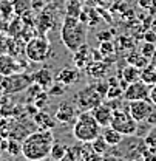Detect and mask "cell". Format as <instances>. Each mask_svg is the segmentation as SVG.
Segmentation results:
<instances>
[{
	"label": "cell",
	"mask_w": 156,
	"mask_h": 161,
	"mask_svg": "<svg viewBox=\"0 0 156 161\" xmlns=\"http://www.w3.org/2000/svg\"><path fill=\"white\" fill-rule=\"evenodd\" d=\"M94 116V119L98 121V124L100 127H105V125H110L111 122V116H113V108L108 105V104H104L100 102L99 105H96L93 110H90Z\"/></svg>",
	"instance_id": "cell-11"
},
{
	"label": "cell",
	"mask_w": 156,
	"mask_h": 161,
	"mask_svg": "<svg viewBox=\"0 0 156 161\" xmlns=\"http://www.w3.org/2000/svg\"><path fill=\"white\" fill-rule=\"evenodd\" d=\"M25 54L31 62H45L51 54V43L45 36L33 37L26 43Z\"/></svg>",
	"instance_id": "cell-7"
},
{
	"label": "cell",
	"mask_w": 156,
	"mask_h": 161,
	"mask_svg": "<svg viewBox=\"0 0 156 161\" xmlns=\"http://www.w3.org/2000/svg\"><path fill=\"white\" fill-rule=\"evenodd\" d=\"M128 64H132V65H135L137 68H144V67H147L148 65V59L139 51V53H132L130 56H128Z\"/></svg>",
	"instance_id": "cell-23"
},
{
	"label": "cell",
	"mask_w": 156,
	"mask_h": 161,
	"mask_svg": "<svg viewBox=\"0 0 156 161\" xmlns=\"http://www.w3.org/2000/svg\"><path fill=\"white\" fill-rule=\"evenodd\" d=\"M150 87L148 84H145L144 80H135L130 82L125 90H124V99L125 101H137V99H148L150 95Z\"/></svg>",
	"instance_id": "cell-10"
},
{
	"label": "cell",
	"mask_w": 156,
	"mask_h": 161,
	"mask_svg": "<svg viewBox=\"0 0 156 161\" xmlns=\"http://www.w3.org/2000/svg\"><path fill=\"white\" fill-rule=\"evenodd\" d=\"M104 99V96L100 95L96 88L94 84H90V85H85L83 88H80L78 93L73 96V102L76 104L80 112L83 110H93L96 105H99Z\"/></svg>",
	"instance_id": "cell-5"
},
{
	"label": "cell",
	"mask_w": 156,
	"mask_h": 161,
	"mask_svg": "<svg viewBox=\"0 0 156 161\" xmlns=\"http://www.w3.org/2000/svg\"><path fill=\"white\" fill-rule=\"evenodd\" d=\"M2 98H3V92H2V87H0V101H2Z\"/></svg>",
	"instance_id": "cell-36"
},
{
	"label": "cell",
	"mask_w": 156,
	"mask_h": 161,
	"mask_svg": "<svg viewBox=\"0 0 156 161\" xmlns=\"http://www.w3.org/2000/svg\"><path fill=\"white\" fill-rule=\"evenodd\" d=\"M141 80H144L145 84H148V85H153L156 84V68L152 65H147V67H144L142 70H141Z\"/></svg>",
	"instance_id": "cell-21"
},
{
	"label": "cell",
	"mask_w": 156,
	"mask_h": 161,
	"mask_svg": "<svg viewBox=\"0 0 156 161\" xmlns=\"http://www.w3.org/2000/svg\"><path fill=\"white\" fill-rule=\"evenodd\" d=\"M60 40L67 50L74 53L87 43V25L76 16H67L60 28Z\"/></svg>",
	"instance_id": "cell-2"
},
{
	"label": "cell",
	"mask_w": 156,
	"mask_h": 161,
	"mask_svg": "<svg viewBox=\"0 0 156 161\" xmlns=\"http://www.w3.org/2000/svg\"><path fill=\"white\" fill-rule=\"evenodd\" d=\"M5 136H3V133H2V130H0V142H2V140H3Z\"/></svg>",
	"instance_id": "cell-35"
},
{
	"label": "cell",
	"mask_w": 156,
	"mask_h": 161,
	"mask_svg": "<svg viewBox=\"0 0 156 161\" xmlns=\"http://www.w3.org/2000/svg\"><path fill=\"white\" fill-rule=\"evenodd\" d=\"M110 125L115 127L117 132H121L124 136H135L137 132V122L130 115L128 107H125V108L121 107V108L113 110V116H111Z\"/></svg>",
	"instance_id": "cell-4"
},
{
	"label": "cell",
	"mask_w": 156,
	"mask_h": 161,
	"mask_svg": "<svg viewBox=\"0 0 156 161\" xmlns=\"http://www.w3.org/2000/svg\"><path fill=\"white\" fill-rule=\"evenodd\" d=\"M54 136L50 129H39L28 133L22 141V155L26 160L40 161L50 158Z\"/></svg>",
	"instance_id": "cell-1"
},
{
	"label": "cell",
	"mask_w": 156,
	"mask_h": 161,
	"mask_svg": "<svg viewBox=\"0 0 156 161\" xmlns=\"http://www.w3.org/2000/svg\"><path fill=\"white\" fill-rule=\"evenodd\" d=\"M144 142L147 144V147L156 149V125H152V127H150V130L145 133V136H144Z\"/></svg>",
	"instance_id": "cell-27"
},
{
	"label": "cell",
	"mask_w": 156,
	"mask_h": 161,
	"mask_svg": "<svg viewBox=\"0 0 156 161\" xmlns=\"http://www.w3.org/2000/svg\"><path fill=\"white\" fill-rule=\"evenodd\" d=\"M141 53L147 58V59H152L156 54V43H152V42H145L141 48Z\"/></svg>",
	"instance_id": "cell-30"
},
{
	"label": "cell",
	"mask_w": 156,
	"mask_h": 161,
	"mask_svg": "<svg viewBox=\"0 0 156 161\" xmlns=\"http://www.w3.org/2000/svg\"><path fill=\"white\" fill-rule=\"evenodd\" d=\"M96 39L99 42H105V40H111V33L110 31H102V33H98Z\"/></svg>",
	"instance_id": "cell-32"
},
{
	"label": "cell",
	"mask_w": 156,
	"mask_h": 161,
	"mask_svg": "<svg viewBox=\"0 0 156 161\" xmlns=\"http://www.w3.org/2000/svg\"><path fill=\"white\" fill-rule=\"evenodd\" d=\"M79 108L73 101H62L59 102L57 108H56V115L54 119L60 124H73L74 119L78 118Z\"/></svg>",
	"instance_id": "cell-9"
},
{
	"label": "cell",
	"mask_w": 156,
	"mask_h": 161,
	"mask_svg": "<svg viewBox=\"0 0 156 161\" xmlns=\"http://www.w3.org/2000/svg\"><path fill=\"white\" fill-rule=\"evenodd\" d=\"M90 54H91V51H90L87 43L74 51V62H76L78 68H87L88 64L93 62V59H90Z\"/></svg>",
	"instance_id": "cell-16"
},
{
	"label": "cell",
	"mask_w": 156,
	"mask_h": 161,
	"mask_svg": "<svg viewBox=\"0 0 156 161\" xmlns=\"http://www.w3.org/2000/svg\"><path fill=\"white\" fill-rule=\"evenodd\" d=\"M0 157H2V149H0Z\"/></svg>",
	"instance_id": "cell-37"
},
{
	"label": "cell",
	"mask_w": 156,
	"mask_h": 161,
	"mask_svg": "<svg viewBox=\"0 0 156 161\" xmlns=\"http://www.w3.org/2000/svg\"><path fill=\"white\" fill-rule=\"evenodd\" d=\"M88 71H90V76H93V78H102V76L107 73V67H105L102 62L93 60L91 65L88 67Z\"/></svg>",
	"instance_id": "cell-24"
},
{
	"label": "cell",
	"mask_w": 156,
	"mask_h": 161,
	"mask_svg": "<svg viewBox=\"0 0 156 161\" xmlns=\"http://www.w3.org/2000/svg\"><path fill=\"white\" fill-rule=\"evenodd\" d=\"M33 6V0H14L13 2V9L16 14H25V13H30Z\"/></svg>",
	"instance_id": "cell-22"
},
{
	"label": "cell",
	"mask_w": 156,
	"mask_h": 161,
	"mask_svg": "<svg viewBox=\"0 0 156 161\" xmlns=\"http://www.w3.org/2000/svg\"><path fill=\"white\" fill-rule=\"evenodd\" d=\"M79 79H80V73H79V70L68 68V67L59 70V73L56 75V80H59L60 84H63L65 87L74 85L76 82H79Z\"/></svg>",
	"instance_id": "cell-13"
},
{
	"label": "cell",
	"mask_w": 156,
	"mask_h": 161,
	"mask_svg": "<svg viewBox=\"0 0 156 161\" xmlns=\"http://www.w3.org/2000/svg\"><path fill=\"white\" fill-rule=\"evenodd\" d=\"M100 125L94 119L90 110L79 112L78 118L73 122V135L79 142H91L100 135Z\"/></svg>",
	"instance_id": "cell-3"
},
{
	"label": "cell",
	"mask_w": 156,
	"mask_h": 161,
	"mask_svg": "<svg viewBox=\"0 0 156 161\" xmlns=\"http://www.w3.org/2000/svg\"><path fill=\"white\" fill-rule=\"evenodd\" d=\"M67 152H68V146L63 144V142H53V147H51V152H50V157L53 160H65L67 157Z\"/></svg>",
	"instance_id": "cell-19"
},
{
	"label": "cell",
	"mask_w": 156,
	"mask_h": 161,
	"mask_svg": "<svg viewBox=\"0 0 156 161\" xmlns=\"http://www.w3.org/2000/svg\"><path fill=\"white\" fill-rule=\"evenodd\" d=\"M121 78H122V80H125L127 84L135 82V80H139L141 79V68H137V67H135V65L128 64V65L122 70Z\"/></svg>",
	"instance_id": "cell-17"
},
{
	"label": "cell",
	"mask_w": 156,
	"mask_h": 161,
	"mask_svg": "<svg viewBox=\"0 0 156 161\" xmlns=\"http://www.w3.org/2000/svg\"><path fill=\"white\" fill-rule=\"evenodd\" d=\"M107 99H117V98H124V88L121 87V84L117 85H110L105 95Z\"/></svg>",
	"instance_id": "cell-25"
},
{
	"label": "cell",
	"mask_w": 156,
	"mask_h": 161,
	"mask_svg": "<svg viewBox=\"0 0 156 161\" xmlns=\"http://www.w3.org/2000/svg\"><path fill=\"white\" fill-rule=\"evenodd\" d=\"M100 135H102V138L107 141V144L110 146V147H115L117 146L121 141H124V135L121 133V132H117L115 127H111V125H105V127H102V132H100Z\"/></svg>",
	"instance_id": "cell-15"
},
{
	"label": "cell",
	"mask_w": 156,
	"mask_h": 161,
	"mask_svg": "<svg viewBox=\"0 0 156 161\" xmlns=\"http://www.w3.org/2000/svg\"><path fill=\"white\" fill-rule=\"evenodd\" d=\"M34 122L37 124L39 129H53V127L56 125V124H54V119H53L48 113H45V112H42V110H37V112H36Z\"/></svg>",
	"instance_id": "cell-18"
},
{
	"label": "cell",
	"mask_w": 156,
	"mask_h": 161,
	"mask_svg": "<svg viewBox=\"0 0 156 161\" xmlns=\"http://www.w3.org/2000/svg\"><path fill=\"white\" fill-rule=\"evenodd\" d=\"M46 102H48V92L46 90H42L39 95L34 96V105H36L37 110H43V107L46 105Z\"/></svg>",
	"instance_id": "cell-28"
},
{
	"label": "cell",
	"mask_w": 156,
	"mask_h": 161,
	"mask_svg": "<svg viewBox=\"0 0 156 161\" xmlns=\"http://www.w3.org/2000/svg\"><path fill=\"white\" fill-rule=\"evenodd\" d=\"M6 152L9 153V155H13V157H19L22 155V142L16 140H9L8 141V146H6Z\"/></svg>",
	"instance_id": "cell-26"
},
{
	"label": "cell",
	"mask_w": 156,
	"mask_h": 161,
	"mask_svg": "<svg viewBox=\"0 0 156 161\" xmlns=\"http://www.w3.org/2000/svg\"><path fill=\"white\" fill-rule=\"evenodd\" d=\"M20 70H22V67L11 54H2L0 56V76H8V75L17 73Z\"/></svg>",
	"instance_id": "cell-12"
},
{
	"label": "cell",
	"mask_w": 156,
	"mask_h": 161,
	"mask_svg": "<svg viewBox=\"0 0 156 161\" xmlns=\"http://www.w3.org/2000/svg\"><path fill=\"white\" fill-rule=\"evenodd\" d=\"M46 92H48V95H50V96H62V95H63V92H65V85H63V84H60L59 80H54V82H53V85H51Z\"/></svg>",
	"instance_id": "cell-29"
},
{
	"label": "cell",
	"mask_w": 156,
	"mask_h": 161,
	"mask_svg": "<svg viewBox=\"0 0 156 161\" xmlns=\"http://www.w3.org/2000/svg\"><path fill=\"white\" fill-rule=\"evenodd\" d=\"M90 144H91L93 150H94L98 155H100V157H104V155L108 152V149H110V146L107 144V141L102 138V135H99L98 138H94V140L91 141Z\"/></svg>",
	"instance_id": "cell-20"
},
{
	"label": "cell",
	"mask_w": 156,
	"mask_h": 161,
	"mask_svg": "<svg viewBox=\"0 0 156 161\" xmlns=\"http://www.w3.org/2000/svg\"><path fill=\"white\" fill-rule=\"evenodd\" d=\"M100 50V54L102 56H107V54H111L115 50H113V43H111V40H105V42H100V47H99Z\"/></svg>",
	"instance_id": "cell-31"
},
{
	"label": "cell",
	"mask_w": 156,
	"mask_h": 161,
	"mask_svg": "<svg viewBox=\"0 0 156 161\" xmlns=\"http://www.w3.org/2000/svg\"><path fill=\"white\" fill-rule=\"evenodd\" d=\"M33 84V75H26V73H13L8 76H2L0 79V87L3 95H14L28 88V85Z\"/></svg>",
	"instance_id": "cell-6"
},
{
	"label": "cell",
	"mask_w": 156,
	"mask_h": 161,
	"mask_svg": "<svg viewBox=\"0 0 156 161\" xmlns=\"http://www.w3.org/2000/svg\"><path fill=\"white\" fill-rule=\"evenodd\" d=\"M144 40H145V42L156 43V31H147V33L144 34Z\"/></svg>",
	"instance_id": "cell-33"
},
{
	"label": "cell",
	"mask_w": 156,
	"mask_h": 161,
	"mask_svg": "<svg viewBox=\"0 0 156 161\" xmlns=\"http://www.w3.org/2000/svg\"><path fill=\"white\" fill-rule=\"evenodd\" d=\"M127 107L130 115L135 118L137 124L139 122H145L150 118V115L155 112V104H152L150 99H137V101H127Z\"/></svg>",
	"instance_id": "cell-8"
},
{
	"label": "cell",
	"mask_w": 156,
	"mask_h": 161,
	"mask_svg": "<svg viewBox=\"0 0 156 161\" xmlns=\"http://www.w3.org/2000/svg\"><path fill=\"white\" fill-rule=\"evenodd\" d=\"M148 99L152 104H155L156 105V84H153L152 87H150V95H148Z\"/></svg>",
	"instance_id": "cell-34"
},
{
	"label": "cell",
	"mask_w": 156,
	"mask_h": 161,
	"mask_svg": "<svg viewBox=\"0 0 156 161\" xmlns=\"http://www.w3.org/2000/svg\"><path fill=\"white\" fill-rule=\"evenodd\" d=\"M56 80V78L53 76V73L48 68H40L36 73H33V82H36L37 85H40L43 90H48L53 82Z\"/></svg>",
	"instance_id": "cell-14"
}]
</instances>
